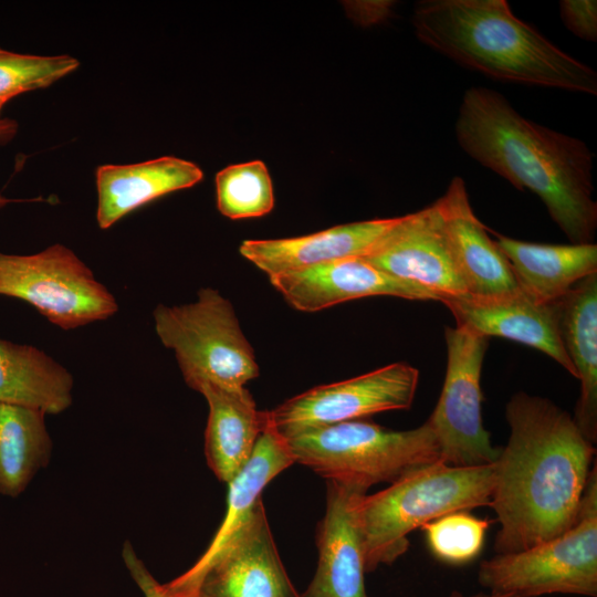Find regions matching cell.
<instances>
[{
    "label": "cell",
    "mask_w": 597,
    "mask_h": 597,
    "mask_svg": "<svg viewBox=\"0 0 597 597\" xmlns=\"http://www.w3.org/2000/svg\"><path fill=\"white\" fill-rule=\"evenodd\" d=\"M505 419L510 436L494 462L489 504L500 524L495 554L520 552L569 530L596 462L594 443L547 398L516 392Z\"/></svg>",
    "instance_id": "1"
},
{
    "label": "cell",
    "mask_w": 597,
    "mask_h": 597,
    "mask_svg": "<svg viewBox=\"0 0 597 597\" xmlns=\"http://www.w3.org/2000/svg\"><path fill=\"white\" fill-rule=\"evenodd\" d=\"M455 135L470 157L520 191L540 197L572 243H593L594 155L583 140L526 119L502 94L486 87L465 91Z\"/></svg>",
    "instance_id": "2"
},
{
    "label": "cell",
    "mask_w": 597,
    "mask_h": 597,
    "mask_svg": "<svg viewBox=\"0 0 597 597\" xmlns=\"http://www.w3.org/2000/svg\"><path fill=\"white\" fill-rule=\"evenodd\" d=\"M412 24L423 44L492 78L597 94V73L515 17L506 0H422Z\"/></svg>",
    "instance_id": "3"
},
{
    "label": "cell",
    "mask_w": 597,
    "mask_h": 597,
    "mask_svg": "<svg viewBox=\"0 0 597 597\" xmlns=\"http://www.w3.org/2000/svg\"><path fill=\"white\" fill-rule=\"evenodd\" d=\"M493 482L494 463L454 467L439 460L362 495L356 515L366 573L402 556L413 530L453 512L489 506Z\"/></svg>",
    "instance_id": "4"
},
{
    "label": "cell",
    "mask_w": 597,
    "mask_h": 597,
    "mask_svg": "<svg viewBox=\"0 0 597 597\" xmlns=\"http://www.w3.org/2000/svg\"><path fill=\"white\" fill-rule=\"evenodd\" d=\"M295 463L326 481L367 490L392 483L406 473L440 460L428 421L409 430H392L352 420L285 438Z\"/></svg>",
    "instance_id": "5"
},
{
    "label": "cell",
    "mask_w": 597,
    "mask_h": 597,
    "mask_svg": "<svg viewBox=\"0 0 597 597\" xmlns=\"http://www.w3.org/2000/svg\"><path fill=\"white\" fill-rule=\"evenodd\" d=\"M153 316L160 342L174 350L191 389L198 390L203 384L243 388L259 376L253 348L232 304L219 291L200 289L195 302L158 305Z\"/></svg>",
    "instance_id": "6"
},
{
    "label": "cell",
    "mask_w": 597,
    "mask_h": 597,
    "mask_svg": "<svg viewBox=\"0 0 597 597\" xmlns=\"http://www.w3.org/2000/svg\"><path fill=\"white\" fill-rule=\"evenodd\" d=\"M479 584L495 595L597 596V465L594 463L576 523L533 547L481 562Z\"/></svg>",
    "instance_id": "7"
},
{
    "label": "cell",
    "mask_w": 597,
    "mask_h": 597,
    "mask_svg": "<svg viewBox=\"0 0 597 597\" xmlns=\"http://www.w3.org/2000/svg\"><path fill=\"white\" fill-rule=\"evenodd\" d=\"M0 295L31 304L63 329L106 320L118 310L92 270L60 243L34 254L0 252Z\"/></svg>",
    "instance_id": "8"
},
{
    "label": "cell",
    "mask_w": 597,
    "mask_h": 597,
    "mask_svg": "<svg viewBox=\"0 0 597 597\" xmlns=\"http://www.w3.org/2000/svg\"><path fill=\"white\" fill-rule=\"evenodd\" d=\"M447 369L437 405L428 418L440 460L454 467L493 464L499 447L482 422L481 370L489 338L457 325L446 327Z\"/></svg>",
    "instance_id": "9"
},
{
    "label": "cell",
    "mask_w": 597,
    "mask_h": 597,
    "mask_svg": "<svg viewBox=\"0 0 597 597\" xmlns=\"http://www.w3.org/2000/svg\"><path fill=\"white\" fill-rule=\"evenodd\" d=\"M419 370L399 362L364 375L316 386L268 410L270 422L284 438L390 410L409 409Z\"/></svg>",
    "instance_id": "10"
},
{
    "label": "cell",
    "mask_w": 597,
    "mask_h": 597,
    "mask_svg": "<svg viewBox=\"0 0 597 597\" xmlns=\"http://www.w3.org/2000/svg\"><path fill=\"white\" fill-rule=\"evenodd\" d=\"M360 258L379 271L422 289L436 301L468 295L454 268L436 201L396 217L394 224Z\"/></svg>",
    "instance_id": "11"
},
{
    "label": "cell",
    "mask_w": 597,
    "mask_h": 597,
    "mask_svg": "<svg viewBox=\"0 0 597 597\" xmlns=\"http://www.w3.org/2000/svg\"><path fill=\"white\" fill-rule=\"evenodd\" d=\"M197 597H302L279 555L263 501L207 569Z\"/></svg>",
    "instance_id": "12"
},
{
    "label": "cell",
    "mask_w": 597,
    "mask_h": 597,
    "mask_svg": "<svg viewBox=\"0 0 597 597\" xmlns=\"http://www.w3.org/2000/svg\"><path fill=\"white\" fill-rule=\"evenodd\" d=\"M367 490L326 481L325 514L317 523L318 561L302 597H369L365 587V558L356 515Z\"/></svg>",
    "instance_id": "13"
},
{
    "label": "cell",
    "mask_w": 597,
    "mask_h": 597,
    "mask_svg": "<svg viewBox=\"0 0 597 597\" xmlns=\"http://www.w3.org/2000/svg\"><path fill=\"white\" fill-rule=\"evenodd\" d=\"M269 418V416H268ZM295 463L286 439L268 421L254 451L228 484L227 510L212 541L198 561L165 587L179 596L197 597L201 578L248 522L265 486Z\"/></svg>",
    "instance_id": "14"
},
{
    "label": "cell",
    "mask_w": 597,
    "mask_h": 597,
    "mask_svg": "<svg viewBox=\"0 0 597 597\" xmlns=\"http://www.w3.org/2000/svg\"><path fill=\"white\" fill-rule=\"evenodd\" d=\"M448 248L469 296L493 297L517 291L510 263L474 214L465 184L454 177L437 201Z\"/></svg>",
    "instance_id": "15"
},
{
    "label": "cell",
    "mask_w": 597,
    "mask_h": 597,
    "mask_svg": "<svg viewBox=\"0 0 597 597\" xmlns=\"http://www.w3.org/2000/svg\"><path fill=\"white\" fill-rule=\"evenodd\" d=\"M442 303L453 314L457 325L485 337L498 336L543 352L576 378L559 334L555 303L535 301L521 289L493 296H462Z\"/></svg>",
    "instance_id": "16"
},
{
    "label": "cell",
    "mask_w": 597,
    "mask_h": 597,
    "mask_svg": "<svg viewBox=\"0 0 597 597\" xmlns=\"http://www.w3.org/2000/svg\"><path fill=\"white\" fill-rule=\"evenodd\" d=\"M269 280L284 300L301 312H316L369 296L434 300L422 289L379 271L362 258L341 259L269 276Z\"/></svg>",
    "instance_id": "17"
},
{
    "label": "cell",
    "mask_w": 597,
    "mask_h": 597,
    "mask_svg": "<svg viewBox=\"0 0 597 597\" xmlns=\"http://www.w3.org/2000/svg\"><path fill=\"white\" fill-rule=\"evenodd\" d=\"M395 221L396 217L371 219L293 238L244 240L239 252L268 276H273L341 259L360 258Z\"/></svg>",
    "instance_id": "18"
},
{
    "label": "cell",
    "mask_w": 597,
    "mask_h": 597,
    "mask_svg": "<svg viewBox=\"0 0 597 597\" xmlns=\"http://www.w3.org/2000/svg\"><path fill=\"white\" fill-rule=\"evenodd\" d=\"M95 177L96 220L101 229H107L144 205L197 185L203 172L192 161L163 156L137 164L102 165Z\"/></svg>",
    "instance_id": "19"
},
{
    "label": "cell",
    "mask_w": 597,
    "mask_h": 597,
    "mask_svg": "<svg viewBox=\"0 0 597 597\" xmlns=\"http://www.w3.org/2000/svg\"><path fill=\"white\" fill-rule=\"evenodd\" d=\"M197 391L209 408L205 432L208 467L219 481L228 483L251 458L268 425V410L256 409L245 387L228 389L203 384Z\"/></svg>",
    "instance_id": "20"
},
{
    "label": "cell",
    "mask_w": 597,
    "mask_h": 597,
    "mask_svg": "<svg viewBox=\"0 0 597 597\" xmlns=\"http://www.w3.org/2000/svg\"><path fill=\"white\" fill-rule=\"evenodd\" d=\"M555 303L563 346L580 395L572 416L582 433L597 441V272L577 282Z\"/></svg>",
    "instance_id": "21"
},
{
    "label": "cell",
    "mask_w": 597,
    "mask_h": 597,
    "mask_svg": "<svg viewBox=\"0 0 597 597\" xmlns=\"http://www.w3.org/2000/svg\"><path fill=\"white\" fill-rule=\"evenodd\" d=\"M493 234L519 287L537 302L554 303L577 282L597 272L595 243H534Z\"/></svg>",
    "instance_id": "22"
},
{
    "label": "cell",
    "mask_w": 597,
    "mask_h": 597,
    "mask_svg": "<svg viewBox=\"0 0 597 597\" xmlns=\"http://www.w3.org/2000/svg\"><path fill=\"white\" fill-rule=\"evenodd\" d=\"M73 377L66 368L30 345L0 338V401L50 415L72 404Z\"/></svg>",
    "instance_id": "23"
},
{
    "label": "cell",
    "mask_w": 597,
    "mask_h": 597,
    "mask_svg": "<svg viewBox=\"0 0 597 597\" xmlns=\"http://www.w3.org/2000/svg\"><path fill=\"white\" fill-rule=\"evenodd\" d=\"M45 413L0 401V494L15 498L50 461Z\"/></svg>",
    "instance_id": "24"
},
{
    "label": "cell",
    "mask_w": 597,
    "mask_h": 597,
    "mask_svg": "<svg viewBox=\"0 0 597 597\" xmlns=\"http://www.w3.org/2000/svg\"><path fill=\"white\" fill-rule=\"evenodd\" d=\"M219 212L232 220L259 218L274 207L273 184L265 164L252 160L230 165L216 175Z\"/></svg>",
    "instance_id": "25"
},
{
    "label": "cell",
    "mask_w": 597,
    "mask_h": 597,
    "mask_svg": "<svg viewBox=\"0 0 597 597\" xmlns=\"http://www.w3.org/2000/svg\"><path fill=\"white\" fill-rule=\"evenodd\" d=\"M80 62L71 55H35L0 48V118L13 97L45 88L74 72Z\"/></svg>",
    "instance_id": "26"
},
{
    "label": "cell",
    "mask_w": 597,
    "mask_h": 597,
    "mask_svg": "<svg viewBox=\"0 0 597 597\" xmlns=\"http://www.w3.org/2000/svg\"><path fill=\"white\" fill-rule=\"evenodd\" d=\"M490 522L469 511H458L438 517L421 528L427 545L439 561L462 565L473 561L482 551Z\"/></svg>",
    "instance_id": "27"
},
{
    "label": "cell",
    "mask_w": 597,
    "mask_h": 597,
    "mask_svg": "<svg viewBox=\"0 0 597 597\" xmlns=\"http://www.w3.org/2000/svg\"><path fill=\"white\" fill-rule=\"evenodd\" d=\"M561 17L565 27L586 41L597 39V2L595 0H563Z\"/></svg>",
    "instance_id": "28"
},
{
    "label": "cell",
    "mask_w": 597,
    "mask_h": 597,
    "mask_svg": "<svg viewBox=\"0 0 597 597\" xmlns=\"http://www.w3.org/2000/svg\"><path fill=\"white\" fill-rule=\"evenodd\" d=\"M122 556L129 575L145 597H184L170 593L151 575L129 542L124 544Z\"/></svg>",
    "instance_id": "29"
},
{
    "label": "cell",
    "mask_w": 597,
    "mask_h": 597,
    "mask_svg": "<svg viewBox=\"0 0 597 597\" xmlns=\"http://www.w3.org/2000/svg\"><path fill=\"white\" fill-rule=\"evenodd\" d=\"M18 132V124L11 118H0V144L10 142ZM18 200L7 198L0 193V210L7 205Z\"/></svg>",
    "instance_id": "30"
},
{
    "label": "cell",
    "mask_w": 597,
    "mask_h": 597,
    "mask_svg": "<svg viewBox=\"0 0 597 597\" xmlns=\"http://www.w3.org/2000/svg\"><path fill=\"white\" fill-rule=\"evenodd\" d=\"M451 597H464L463 595L459 594V593H453L451 595ZM470 597H515V596H509V595H495V594H479V595H473V596H470Z\"/></svg>",
    "instance_id": "31"
}]
</instances>
